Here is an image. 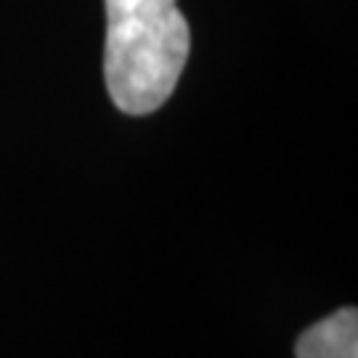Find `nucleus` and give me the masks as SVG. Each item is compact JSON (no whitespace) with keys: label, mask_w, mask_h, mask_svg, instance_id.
Masks as SVG:
<instances>
[{"label":"nucleus","mask_w":358,"mask_h":358,"mask_svg":"<svg viewBox=\"0 0 358 358\" xmlns=\"http://www.w3.org/2000/svg\"><path fill=\"white\" fill-rule=\"evenodd\" d=\"M103 77L120 112L152 115L170 99L186 66L192 32L178 0H103Z\"/></svg>","instance_id":"nucleus-1"},{"label":"nucleus","mask_w":358,"mask_h":358,"mask_svg":"<svg viewBox=\"0 0 358 358\" xmlns=\"http://www.w3.org/2000/svg\"><path fill=\"white\" fill-rule=\"evenodd\" d=\"M294 358H358V310L340 308L297 337Z\"/></svg>","instance_id":"nucleus-2"}]
</instances>
